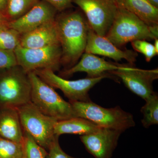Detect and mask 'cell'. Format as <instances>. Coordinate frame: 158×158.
I'll return each instance as SVG.
<instances>
[{
	"mask_svg": "<svg viewBox=\"0 0 158 158\" xmlns=\"http://www.w3.org/2000/svg\"><path fill=\"white\" fill-rule=\"evenodd\" d=\"M48 151L46 158H79L71 156L63 151L59 145V138H56L52 143Z\"/></svg>",
	"mask_w": 158,
	"mask_h": 158,
	"instance_id": "484cf974",
	"label": "cell"
},
{
	"mask_svg": "<svg viewBox=\"0 0 158 158\" xmlns=\"http://www.w3.org/2000/svg\"><path fill=\"white\" fill-rule=\"evenodd\" d=\"M123 66L107 62L94 54L85 52L79 62L73 67L60 72L58 76L66 79L77 73L85 72L88 75L87 77H97L109 75V72L119 69Z\"/></svg>",
	"mask_w": 158,
	"mask_h": 158,
	"instance_id": "5bb4252c",
	"label": "cell"
},
{
	"mask_svg": "<svg viewBox=\"0 0 158 158\" xmlns=\"http://www.w3.org/2000/svg\"><path fill=\"white\" fill-rule=\"evenodd\" d=\"M16 108L23 131L48 151L54 140L59 138L54 134V126L58 120L43 113L31 102Z\"/></svg>",
	"mask_w": 158,
	"mask_h": 158,
	"instance_id": "8992f818",
	"label": "cell"
},
{
	"mask_svg": "<svg viewBox=\"0 0 158 158\" xmlns=\"http://www.w3.org/2000/svg\"><path fill=\"white\" fill-rule=\"evenodd\" d=\"M131 43L135 52L143 54L148 62H149L153 57L158 55V52L156 51L154 44L146 40H138Z\"/></svg>",
	"mask_w": 158,
	"mask_h": 158,
	"instance_id": "cb8c5ba5",
	"label": "cell"
},
{
	"mask_svg": "<svg viewBox=\"0 0 158 158\" xmlns=\"http://www.w3.org/2000/svg\"><path fill=\"white\" fill-rule=\"evenodd\" d=\"M0 77V108H17L31 102L28 73L18 65L6 69Z\"/></svg>",
	"mask_w": 158,
	"mask_h": 158,
	"instance_id": "5b68a950",
	"label": "cell"
},
{
	"mask_svg": "<svg viewBox=\"0 0 158 158\" xmlns=\"http://www.w3.org/2000/svg\"><path fill=\"white\" fill-rule=\"evenodd\" d=\"M73 3L81 9L92 31L105 37L118 10L116 0H73Z\"/></svg>",
	"mask_w": 158,
	"mask_h": 158,
	"instance_id": "9c48e42d",
	"label": "cell"
},
{
	"mask_svg": "<svg viewBox=\"0 0 158 158\" xmlns=\"http://www.w3.org/2000/svg\"><path fill=\"white\" fill-rule=\"evenodd\" d=\"M53 6L58 12H62L72 6L73 0H43Z\"/></svg>",
	"mask_w": 158,
	"mask_h": 158,
	"instance_id": "4316f807",
	"label": "cell"
},
{
	"mask_svg": "<svg viewBox=\"0 0 158 158\" xmlns=\"http://www.w3.org/2000/svg\"><path fill=\"white\" fill-rule=\"evenodd\" d=\"M0 158H24L22 143L0 137Z\"/></svg>",
	"mask_w": 158,
	"mask_h": 158,
	"instance_id": "603a6c76",
	"label": "cell"
},
{
	"mask_svg": "<svg viewBox=\"0 0 158 158\" xmlns=\"http://www.w3.org/2000/svg\"><path fill=\"white\" fill-rule=\"evenodd\" d=\"M85 52L108 57L116 62L125 59L131 65L136 62L138 56L135 51L127 49L122 50L118 48L106 37L94 33L90 27Z\"/></svg>",
	"mask_w": 158,
	"mask_h": 158,
	"instance_id": "4fadbf2b",
	"label": "cell"
},
{
	"mask_svg": "<svg viewBox=\"0 0 158 158\" xmlns=\"http://www.w3.org/2000/svg\"><path fill=\"white\" fill-rule=\"evenodd\" d=\"M118 6L135 14L153 28H158V8L146 0H116Z\"/></svg>",
	"mask_w": 158,
	"mask_h": 158,
	"instance_id": "e0dca14e",
	"label": "cell"
},
{
	"mask_svg": "<svg viewBox=\"0 0 158 158\" xmlns=\"http://www.w3.org/2000/svg\"><path fill=\"white\" fill-rule=\"evenodd\" d=\"M40 0H8L5 16L10 22L19 18L32 9Z\"/></svg>",
	"mask_w": 158,
	"mask_h": 158,
	"instance_id": "ffe728a7",
	"label": "cell"
},
{
	"mask_svg": "<svg viewBox=\"0 0 158 158\" xmlns=\"http://www.w3.org/2000/svg\"><path fill=\"white\" fill-rule=\"evenodd\" d=\"M58 12L49 3L40 0L26 14L15 20L8 22V24L23 34L56 19Z\"/></svg>",
	"mask_w": 158,
	"mask_h": 158,
	"instance_id": "7c38bea8",
	"label": "cell"
},
{
	"mask_svg": "<svg viewBox=\"0 0 158 158\" xmlns=\"http://www.w3.org/2000/svg\"><path fill=\"white\" fill-rule=\"evenodd\" d=\"M56 18L62 48L61 65L73 67L85 52L90 26L81 11L61 12Z\"/></svg>",
	"mask_w": 158,
	"mask_h": 158,
	"instance_id": "6da1fadb",
	"label": "cell"
},
{
	"mask_svg": "<svg viewBox=\"0 0 158 158\" xmlns=\"http://www.w3.org/2000/svg\"><path fill=\"white\" fill-rule=\"evenodd\" d=\"M57 44H60L56 19L21 36L20 46L25 48H42Z\"/></svg>",
	"mask_w": 158,
	"mask_h": 158,
	"instance_id": "9a60e30c",
	"label": "cell"
},
{
	"mask_svg": "<svg viewBox=\"0 0 158 158\" xmlns=\"http://www.w3.org/2000/svg\"><path fill=\"white\" fill-rule=\"evenodd\" d=\"M22 142L24 155L25 158H46L48 152L37 144L30 135L23 131Z\"/></svg>",
	"mask_w": 158,
	"mask_h": 158,
	"instance_id": "7402d4cb",
	"label": "cell"
},
{
	"mask_svg": "<svg viewBox=\"0 0 158 158\" xmlns=\"http://www.w3.org/2000/svg\"><path fill=\"white\" fill-rule=\"evenodd\" d=\"M153 6L158 8V0H146Z\"/></svg>",
	"mask_w": 158,
	"mask_h": 158,
	"instance_id": "f1b7e54d",
	"label": "cell"
},
{
	"mask_svg": "<svg viewBox=\"0 0 158 158\" xmlns=\"http://www.w3.org/2000/svg\"><path fill=\"white\" fill-rule=\"evenodd\" d=\"M101 128L86 118L75 117L56 122L54 134L59 137L63 134L85 135L95 132Z\"/></svg>",
	"mask_w": 158,
	"mask_h": 158,
	"instance_id": "ac0fdd59",
	"label": "cell"
},
{
	"mask_svg": "<svg viewBox=\"0 0 158 158\" xmlns=\"http://www.w3.org/2000/svg\"><path fill=\"white\" fill-rule=\"evenodd\" d=\"M76 117L86 118L101 127L124 132L135 125L131 113L125 112L118 106L105 108L92 101H69Z\"/></svg>",
	"mask_w": 158,
	"mask_h": 158,
	"instance_id": "3957f363",
	"label": "cell"
},
{
	"mask_svg": "<svg viewBox=\"0 0 158 158\" xmlns=\"http://www.w3.org/2000/svg\"><path fill=\"white\" fill-rule=\"evenodd\" d=\"M33 72L52 88L62 90L69 101H91L88 94L89 90L102 79L111 77L105 75L69 81L57 75L51 69H39Z\"/></svg>",
	"mask_w": 158,
	"mask_h": 158,
	"instance_id": "ba28073f",
	"label": "cell"
},
{
	"mask_svg": "<svg viewBox=\"0 0 158 158\" xmlns=\"http://www.w3.org/2000/svg\"><path fill=\"white\" fill-rule=\"evenodd\" d=\"M109 74L119 78L131 91L144 100L154 93L153 83L158 78V69L145 70L124 65Z\"/></svg>",
	"mask_w": 158,
	"mask_h": 158,
	"instance_id": "30bf717a",
	"label": "cell"
},
{
	"mask_svg": "<svg viewBox=\"0 0 158 158\" xmlns=\"http://www.w3.org/2000/svg\"><path fill=\"white\" fill-rule=\"evenodd\" d=\"M145 101L146 102L141 110L143 115L141 123L144 127L148 128L151 126L158 123L157 93L154 92Z\"/></svg>",
	"mask_w": 158,
	"mask_h": 158,
	"instance_id": "44dd1931",
	"label": "cell"
},
{
	"mask_svg": "<svg viewBox=\"0 0 158 158\" xmlns=\"http://www.w3.org/2000/svg\"><path fill=\"white\" fill-rule=\"evenodd\" d=\"M155 43L154 44V46L155 48L156 51L157 52H158V38H156V39H155Z\"/></svg>",
	"mask_w": 158,
	"mask_h": 158,
	"instance_id": "4dcf8cb0",
	"label": "cell"
},
{
	"mask_svg": "<svg viewBox=\"0 0 158 158\" xmlns=\"http://www.w3.org/2000/svg\"><path fill=\"white\" fill-rule=\"evenodd\" d=\"M24 158H25V157L24 155Z\"/></svg>",
	"mask_w": 158,
	"mask_h": 158,
	"instance_id": "1f68e13d",
	"label": "cell"
},
{
	"mask_svg": "<svg viewBox=\"0 0 158 158\" xmlns=\"http://www.w3.org/2000/svg\"><path fill=\"white\" fill-rule=\"evenodd\" d=\"M158 36V28L149 27L135 14L118 6L113 23L105 37L119 48L134 40H154Z\"/></svg>",
	"mask_w": 158,
	"mask_h": 158,
	"instance_id": "7a4b0ae2",
	"label": "cell"
},
{
	"mask_svg": "<svg viewBox=\"0 0 158 158\" xmlns=\"http://www.w3.org/2000/svg\"><path fill=\"white\" fill-rule=\"evenodd\" d=\"M17 65L27 73L39 69L59 70L61 65L60 44L38 48H27L20 46L14 51Z\"/></svg>",
	"mask_w": 158,
	"mask_h": 158,
	"instance_id": "52a82bcc",
	"label": "cell"
},
{
	"mask_svg": "<svg viewBox=\"0 0 158 158\" xmlns=\"http://www.w3.org/2000/svg\"><path fill=\"white\" fill-rule=\"evenodd\" d=\"M16 65L17 61L14 52L0 48V69H6Z\"/></svg>",
	"mask_w": 158,
	"mask_h": 158,
	"instance_id": "d4e9b609",
	"label": "cell"
},
{
	"mask_svg": "<svg viewBox=\"0 0 158 158\" xmlns=\"http://www.w3.org/2000/svg\"><path fill=\"white\" fill-rule=\"evenodd\" d=\"M8 2V0H0V15L5 16Z\"/></svg>",
	"mask_w": 158,
	"mask_h": 158,
	"instance_id": "83f0119b",
	"label": "cell"
},
{
	"mask_svg": "<svg viewBox=\"0 0 158 158\" xmlns=\"http://www.w3.org/2000/svg\"><path fill=\"white\" fill-rule=\"evenodd\" d=\"M7 22L9 21L5 16L2 15H0V23Z\"/></svg>",
	"mask_w": 158,
	"mask_h": 158,
	"instance_id": "f546056e",
	"label": "cell"
},
{
	"mask_svg": "<svg viewBox=\"0 0 158 158\" xmlns=\"http://www.w3.org/2000/svg\"><path fill=\"white\" fill-rule=\"evenodd\" d=\"M123 132L101 128L98 131L80 137L88 152L95 158H111Z\"/></svg>",
	"mask_w": 158,
	"mask_h": 158,
	"instance_id": "8fae6325",
	"label": "cell"
},
{
	"mask_svg": "<svg viewBox=\"0 0 158 158\" xmlns=\"http://www.w3.org/2000/svg\"><path fill=\"white\" fill-rule=\"evenodd\" d=\"M0 109V137L22 143L23 130L17 108L6 107Z\"/></svg>",
	"mask_w": 158,
	"mask_h": 158,
	"instance_id": "2e32d148",
	"label": "cell"
},
{
	"mask_svg": "<svg viewBox=\"0 0 158 158\" xmlns=\"http://www.w3.org/2000/svg\"><path fill=\"white\" fill-rule=\"evenodd\" d=\"M8 22L0 23V48L14 52L20 44L21 34L10 27Z\"/></svg>",
	"mask_w": 158,
	"mask_h": 158,
	"instance_id": "d6986e66",
	"label": "cell"
},
{
	"mask_svg": "<svg viewBox=\"0 0 158 158\" xmlns=\"http://www.w3.org/2000/svg\"><path fill=\"white\" fill-rule=\"evenodd\" d=\"M31 85V102L43 113L57 120L76 117L72 105L34 72L28 73Z\"/></svg>",
	"mask_w": 158,
	"mask_h": 158,
	"instance_id": "277c9868",
	"label": "cell"
}]
</instances>
